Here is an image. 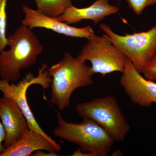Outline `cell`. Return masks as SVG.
<instances>
[{
  "label": "cell",
  "instance_id": "obj_18",
  "mask_svg": "<svg viewBox=\"0 0 156 156\" xmlns=\"http://www.w3.org/2000/svg\"><path fill=\"white\" fill-rule=\"evenodd\" d=\"M34 153L31 156H58L56 152H49V153L44 152L41 150H38L34 152Z\"/></svg>",
  "mask_w": 156,
  "mask_h": 156
},
{
  "label": "cell",
  "instance_id": "obj_4",
  "mask_svg": "<svg viewBox=\"0 0 156 156\" xmlns=\"http://www.w3.org/2000/svg\"><path fill=\"white\" fill-rule=\"evenodd\" d=\"M76 109L83 119L92 120L103 127L115 141H124L130 130L114 96L108 95L79 103Z\"/></svg>",
  "mask_w": 156,
  "mask_h": 156
},
{
  "label": "cell",
  "instance_id": "obj_9",
  "mask_svg": "<svg viewBox=\"0 0 156 156\" xmlns=\"http://www.w3.org/2000/svg\"><path fill=\"white\" fill-rule=\"evenodd\" d=\"M22 10L24 17L21 23L31 29H47L66 36L87 39L95 34V31L90 25L81 28L71 26L56 18L46 16L37 9L34 10L25 5L23 6Z\"/></svg>",
  "mask_w": 156,
  "mask_h": 156
},
{
  "label": "cell",
  "instance_id": "obj_19",
  "mask_svg": "<svg viewBox=\"0 0 156 156\" xmlns=\"http://www.w3.org/2000/svg\"><path fill=\"white\" fill-rule=\"evenodd\" d=\"M72 156H94L91 153L84 152L81 150L80 148H78L77 150L75 151L71 155Z\"/></svg>",
  "mask_w": 156,
  "mask_h": 156
},
{
  "label": "cell",
  "instance_id": "obj_20",
  "mask_svg": "<svg viewBox=\"0 0 156 156\" xmlns=\"http://www.w3.org/2000/svg\"><path fill=\"white\" fill-rule=\"evenodd\" d=\"M123 154V152L122 151L120 150H116L113 152L111 154L112 156H122Z\"/></svg>",
  "mask_w": 156,
  "mask_h": 156
},
{
  "label": "cell",
  "instance_id": "obj_2",
  "mask_svg": "<svg viewBox=\"0 0 156 156\" xmlns=\"http://www.w3.org/2000/svg\"><path fill=\"white\" fill-rule=\"evenodd\" d=\"M48 71L52 79L49 102L56 104L61 111L70 106L71 96L76 89L93 84L91 67L67 52L61 61L48 68Z\"/></svg>",
  "mask_w": 156,
  "mask_h": 156
},
{
  "label": "cell",
  "instance_id": "obj_1",
  "mask_svg": "<svg viewBox=\"0 0 156 156\" xmlns=\"http://www.w3.org/2000/svg\"><path fill=\"white\" fill-rule=\"evenodd\" d=\"M8 38L10 49L0 52V76L8 82H15L20 71L36 62L44 48L32 30L23 23Z\"/></svg>",
  "mask_w": 156,
  "mask_h": 156
},
{
  "label": "cell",
  "instance_id": "obj_16",
  "mask_svg": "<svg viewBox=\"0 0 156 156\" xmlns=\"http://www.w3.org/2000/svg\"><path fill=\"white\" fill-rule=\"evenodd\" d=\"M142 73L145 79L152 81L156 80V52L144 69Z\"/></svg>",
  "mask_w": 156,
  "mask_h": 156
},
{
  "label": "cell",
  "instance_id": "obj_12",
  "mask_svg": "<svg viewBox=\"0 0 156 156\" xmlns=\"http://www.w3.org/2000/svg\"><path fill=\"white\" fill-rule=\"evenodd\" d=\"M61 149L42 134L29 129L18 141L5 148L0 156H28L38 150L49 152H58Z\"/></svg>",
  "mask_w": 156,
  "mask_h": 156
},
{
  "label": "cell",
  "instance_id": "obj_11",
  "mask_svg": "<svg viewBox=\"0 0 156 156\" xmlns=\"http://www.w3.org/2000/svg\"><path fill=\"white\" fill-rule=\"evenodd\" d=\"M109 2V0H97L89 7L80 9L73 5L56 18L69 25L89 20L93 21L95 26L105 17L119 11V7L110 5Z\"/></svg>",
  "mask_w": 156,
  "mask_h": 156
},
{
  "label": "cell",
  "instance_id": "obj_6",
  "mask_svg": "<svg viewBox=\"0 0 156 156\" xmlns=\"http://www.w3.org/2000/svg\"><path fill=\"white\" fill-rule=\"evenodd\" d=\"M87 41L76 58L82 62L90 61L93 75L99 73L105 76L114 72L123 73L128 57L112 44L107 36L95 34Z\"/></svg>",
  "mask_w": 156,
  "mask_h": 156
},
{
  "label": "cell",
  "instance_id": "obj_5",
  "mask_svg": "<svg viewBox=\"0 0 156 156\" xmlns=\"http://www.w3.org/2000/svg\"><path fill=\"white\" fill-rule=\"evenodd\" d=\"M99 28L109 38L115 46L132 62L140 73L156 52V23L146 31L121 35L114 32L105 23Z\"/></svg>",
  "mask_w": 156,
  "mask_h": 156
},
{
  "label": "cell",
  "instance_id": "obj_3",
  "mask_svg": "<svg viewBox=\"0 0 156 156\" xmlns=\"http://www.w3.org/2000/svg\"><path fill=\"white\" fill-rule=\"evenodd\" d=\"M57 126L53 135L79 145L84 152L94 156H107L115 141L107 131L94 121L84 119L81 123L67 122L57 112Z\"/></svg>",
  "mask_w": 156,
  "mask_h": 156
},
{
  "label": "cell",
  "instance_id": "obj_10",
  "mask_svg": "<svg viewBox=\"0 0 156 156\" xmlns=\"http://www.w3.org/2000/svg\"><path fill=\"white\" fill-rule=\"evenodd\" d=\"M0 120L6 132L5 149L17 142L29 129L26 119L17 104L4 95L0 98Z\"/></svg>",
  "mask_w": 156,
  "mask_h": 156
},
{
  "label": "cell",
  "instance_id": "obj_14",
  "mask_svg": "<svg viewBox=\"0 0 156 156\" xmlns=\"http://www.w3.org/2000/svg\"><path fill=\"white\" fill-rule=\"evenodd\" d=\"M7 2L8 0H0V52L9 45L7 37Z\"/></svg>",
  "mask_w": 156,
  "mask_h": 156
},
{
  "label": "cell",
  "instance_id": "obj_8",
  "mask_svg": "<svg viewBox=\"0 0 156 156\" xmlns=\"http://www.w3.org/2000/svg\"><path fill=\"white\" fill-rule=\"evenodd\" d=\"M122 74L120 84L133 103L143 107L156 105V83L143 77L128 58Z\"/></svg>",
  "mask_w": 156,
  "mask_h": 156
},
{
  "label": "cell",
  "instance_id": "obj_13",
  "mask_svg": "<svg viewBox=\"0 0 156 156\" xmlns=\"http://www.w3.org/2000/svg\"><path fill=\"white\" fill-rule=\"evenodd\" d=\"M37 10L48 17L56 18L73 6L71 0H34Z\"/></svg>",
  "mask_w": 156,
  "mask_h": 156
},
{
  "label": "cell",
  "instance_id": "obj_17",
  "mask_svg": "<svg viewBox=\"0 0 156 156\" xmlns=\"http://www.w3.org/2000/svg\"><path fill=\"white\" fill-rule=\"evenodd\" d=\"M6 132L2 123L0 120V155L5 149L4 143L5 138Z\"/></svg>",
  "mask_w": 156,
  "mask_h": 156
},
{
  "label": "cell",
  "instance_id": "obj_15",
  "mask_svg": "<svg viewBox=\"0 0 156 156\" xmlns=\"http://www.w3.org/2000/svg\"><path fill=\"white\" fill-rule=\"evenodd\" d=\"M126 2L129 8L138 16L149 6L156 4V0H126Z\"/></svg>",
  "mask_w": 156,
  "mask_h": 156
},
{
  "label": "cell",
  "instance_id": "obj_7",
  "mask_svg": "<svg viewBox=\"0 0 156 156\" xmlns=\"http://www.w3.org/2000/svg\"><path fill=\"white\" fill-rule=\"evenodd\" d=\"M47 68L48 65L44 63L39 69L38 75L37 76L35 77L32 73H28L17 84L10 83V82L1 79L0 91L3 95L10 98L16 102L26 119L30 130L42 134L54 145L61 147L51 136L46 134L39 126L30 108L27 98V89L32 85L38 84L44 89H48L51 86L52 79L48 76Z\"/></svg>",
  "mask_w": 156,
  "mask_h": 156
}]
</instances>
